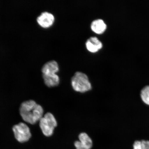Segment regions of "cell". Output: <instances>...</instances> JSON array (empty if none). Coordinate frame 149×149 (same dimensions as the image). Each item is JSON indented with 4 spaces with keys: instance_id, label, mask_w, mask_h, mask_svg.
<instances>
[{
    "instance_id": "cell-9",
    "label": "cell",
    "mask_w": 149,
    "mask_h": 149,
    "mask_svg": "<svg viewBox=\"0 0 149 149\" xmlns=\"http://www.w3.org/2000/svg\"><path fill=\"white\" fill-rule=\"evenodd\" d=\"M44 83L48 87H52L58 85L60 79L56 74L42 75Z\"/></svg>"
},
{
    "instance_id": "cell-11",
    "label": "cell",
    "mask_w": 149,
    "mask_h": 149,
    "mask_svg": "<svg viewBox=\"0 0 149 149\" xmlns=\"http://www.w3.org/2000/svg\"><path fill=\"white\" fill-rule=\"evenodd\" d=\"M140 96L143 102L149 106V85L146 86L141 89Z\"/></svg>"
},
{
    "instance_id": "cell-10",
    "label": "cell",
    "mask_w": 149,
    "mask_h": 149,
    "mask_svg": "<svg viewBox=\"0 0 149 149\" xmlns=\"http://www.w3.org/2000/svg\"><path fill=\"white\" fill-rule=\"evenodd\" d=\"M79 141L89 149L92 148L93 142L92 139L86 133H82L79 135Z\"/></svg>"
},
{
    "instance_id": "cell-13",
    "label": "cell",
    "mask_w": 149,
    "mask_h": 149,
    "mask_svg": "<svg viewBox=\"0 0 149 149\" xmlns=\"http://www.w3.org/2000/svg\"><path fill=\"white\" fill-rule=\"evenodd\" d=\"M76 149H89L82 143L79 141H76L74 143Z\"/></svg>"
},
{
    "instance_id": "cell-2",
    "label": "cell",
    "mask_w": 149,
    "mask_h": 149,
    "mask_svg": "<svg viewBox=\"0 0 149 149\" xmlns=\"http://www.w3.org/2000/svg\"><path fill=\"white\" fill-rule=\"evenodd\" d=\"M71 84L72 88L76 92L84 93L90 91L92 85L88 76L82 72H76L72 77Z\"/></svg>"
},
{
    "instance_id": "cell-1",
    "label": "cell",
    "mask_w": 149,
    "mask_h": 149,
    "mask_svg": "<svg viewBox=\"0 0 149 149\" xmlns=\"http://www.w3.org/2000/svg\"><path fill=\"white\" fill-rule=\"evenodd\" d=\"M19 112L25 122L32 125L40 121L44 116V110L42 106L32 100L22 102L20 106Z\"/></svg>"
},
{
    "instance_id": "cell-4",
    "label": "cell",
    "mask_w": 149,
    "mask_h": 149,
    "mask_svg": "<svg viewBox=\"0 0 149 149\" xmlns=\"http://www.w3.org/2000/svg\"><path fill=\"white\" fill-rule=\"evenodd\" d=\"M12 130L15 138L19 142H26L31 138L30 130L29 126L24 123H20L14 125Z\"/></svg>"
},
{
    "instance_id": "cell-7",
    "label": "cell",
    "mask_w": 149,
    "mask_h": 149,
    "mask_svg": "<svg viewBox=\"0 0 149 149\" xmlns=\"http://www.w3.org/2000/svg\"><path fill=\"white\" fill-rule=\"evenodd\" d=\"M59 70L58 65L56 61H49L43 66L42 68V75L56 74Z\"/></svg>"
},
{
    "instance_id": "cell-5",
    "label": "cell",
    "mask_w": 149,
    "mask_h": 149,
    "mask_svg": "<svg viewBox=\"0 0 149 149\" xmlns=\"http://www.w3.org/2000/svg\"><path fill=\"white\" fill-rule=\"evenodd\" d=\"M55 21V17L50 13L45 12L42 13L37 18V23L44 28H48L53 25Z\"/></svg>"
},
{
    "instance_id": "cell-8",
    "label": "cell",
    "mask_w": 149,
    "mask_h": 149,
    "mask_svg": "<svg viewBox=\"0 0 149 149\" xmlns=\"http://www.w3.org/2000/svg\"><path fill=\"white\" fill-rule=\"evenodd\" d=\"M91 28L93 32L97 34H101L107 29V25L103 20L98 19L93 20L91 23Z\"/></svg>"
},
{
    "instance_id": "cell-6",
    "label": "cell",
    "mask_w": 149,
    "mask_h": 149,
    "mask_svg": "<svg viewBox=\"0 0 149 149\" xmlns=\"http://www.w3.org/2000/svg\"><path fill=\"white\" fill-rule=\"evenodd\" d=\"M86 46L89 52L95 53L102 49V44L97 37H91L86 41Z\"/></svg>"
},
{
    "instance_id": "cell-12",
    "label": "cell",
    "mask_w": 149,
    "mask_h": 149,
    "mask_svg": "<svg viewBox=\"0 0 149 149\" xmlns=\"http://www.w3.org/2000/svg\"><path fill=\"white\" fill-rule=\"evenodd\" d=\"M133 149H149V141H136L134 143Z\"/></svg>"
},
{
    "instance_id": "cell-3",
    "label": "cell",
    "mask_w": 149,
    "mask_h": 149,
    "mask_svg": "<svg viewBox=\"0 0 149 149\" xmlns=\"http://www.w3.org/2000/svg\"><path fill=\"white\" fill-rule=\"evenodd\" d=\"M39 125L43 134L46 136L49 137L53 134L57 123L53 114L47 113L39 121Z\"/></svg>"
}]
</instances>
